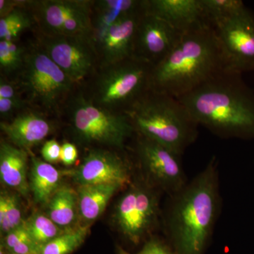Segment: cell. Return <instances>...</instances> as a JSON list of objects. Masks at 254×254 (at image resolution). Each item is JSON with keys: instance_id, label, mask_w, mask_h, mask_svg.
Returning <instances> with one entry per match:
<instances>
[{"instance_id": "obj_17", "label": "cell", "mask_w": 254, "mask_h": 254, "mask_svg": "<svg viewBox=\"0 0 254 254\" xmlns=\"http://www.w3.org/2000/svg\"><path fill=\"white\" fill-rule=\"evenodd\" d=\"M144 6L182 33L209 23L201 0H144Z\"/></svg>"}, {"instance_id": "obj_6", "label": "cell", "mask_w": 254, "mask_h": 254, "mask_svg": "<svg viewBox=\"0 0 254 254\" xmlns=\"http://www.w3.org/2000/svg\"><path fill=\"white\" fill-rule=\"evenodd\" d=\"M153 66L136 57L98 67L82 85L87 96L95 103L111 111L125 113L151 89Z\"/></svg>"}, {"instance_id": "obj_29", "label": "cell", "mask_w": 254, "mask_h": 254, "mask_svg": "<svg viewBox=\"0 0 254 254\" xmlns=\"http://www.w3.org/2000/svg\"><path fill=\"white\" fill-rule=\"evenodd\" d=\"M118 254H177V252L163 241L156 237H151L145 242L143 248L136 254L127 252L122 247H118Z\"/></svg>"}, {"instance_id": "obj_8", "label": "cell", "mask_w": 254, "mask_h": 254, "mask_svg": "<svg viewBox=\"0 0 254 254\" xmlns=\"http://www.w3.org/2000/svg\"><path fill=\"white\" fill-rule=\"evenodd\" d=\"M161 190L144 176L133 180L115 206L114 220L120 232L138 245L158 226Z\"/></svg>"}, {"instance_id": "obj_11", "label": "cell", "mask_w": 254, "mask_h": 254, "mask_svg": "<svg viewBox=\"0 0 254 254\" xmlns=\"http://www.w3.org/2000/svg\"><path fill=\"white\" fill-rule=\"evenodd\" d=\"M136 138L137 158L148 181L168 196L186 186L188 180L182 165V155L138 135Z\"/></svg>"}, {"instance_id": "obj_14", "label": "cell", "mask_w": 254, "mask_h": 254, "mask_svg": "<svg viewBox=\"0 0 254 254\" xmlns=\"http://www.w3.org/2000/svg\"><path fill=\"white\" fill-rule=\"evenodd\" d=\"M72 173L79 186L111 184L125 188L133 181L129 161L116 152L103 148L90 150Z\"/></svg>"}, {"instance_id": "obj_20", "label": "cell", "mask_w": 254, "mask_h": 254, "mask_svg": "<svg viewBox=\"0 0 254 254\" xmlns=\"http://www.w3.org/2000/svg\"><path fill=\"white\" fill-rule=\"evenodd\" d=\"M121 189L120 185L111 184L78 187V217L85 225L99 218L112 197Z\"/></svg>"}, {"instance_id": "obj_19", "label": "cell", "mask_w": 254, "mask_h": 254, "mask_svg": "<svg viewBox=\"0 0 254 254\" xmlns=\"http://www.w3.org/2000/svg\"><path fill=\"white\" fill-rule=\"evenodd\" d=\"M31 162L30 190L36 203L47 205L62 186L64 172L35 156H32Z\"/></svg>"}, {"instance_id": "obj_16", "label": "cell", "mask_w": 254, "mask_h": 254, "mask_svg": "<svg viewBox=\"0 0 254 254\" xmlns=\"http://www.w3.org/2000/svg\"><path fill=\"white\" fill-rule=\"evenodd\" d=\"M49 115L27 107L9 122H1L0 128L10 143L21 149L28 150L41 143L53 130Z\"/></svg>"}, {"instance_id": "obj_22", "label": "cell", "mask_w": 254, "mask_h": 254, "mask_svg": "<svg viewBox=\"0 0 254 254\" xmlns=\"http://www.w3.org/2000/svg\"><path fill=\"white\" fill-rule=\"evenodd\" d=\"M35 27L36 21L31 10L25 5V0H18L17 6L0 18V41H19L23 32Z\"/></svg>"}, {"instance_id": "obj_13", "label": "cell", "mask_w": 254, "mask_h": 254, "mask_svg": "<svg viewBox=\"0 0 254 254\" xmlns=\"http://www.w3.org/2000/svg\"><path fill=\"white\" fill-rule=\"evenodd\" d=\"M184 33L166 21L145 9L137 26L133 56L153 66L174 49Z\"/></svg>"}, {"instance_id": "obj_33", "label": "cell", "mask_w": 254, "mask_h": 254, "mask_svg": "<svg viewBox=\"0 0 254 254\" xmlns=\"http://www.w3.org/2000/svg\"><path fill=\"white\" fill-rule=\"evenodd\" d=\"M78 157V151L76 145L71 142H64L61 147L60 162L66 166H71L76 163Z\"/></svg>"}, {"instance_id": "obj_31", "label": "cell", "mask_w": 254, "mask_h": 254, "mask_svg": "<svg viewBox=\"0 0 254 254\" xmlns=\"http://www.w3.org/2000/svg\"><path fill=\"white\" fill-rule=\"evenodd\" d=\"M61 147L55 139L45 142L41 149V155L44 161L50 164L58 163L60 161Z\"/></svg>"}, {"instance_id": "obj_15", "label": "cell", "mask_w": 254, "mask_h": 254, "mask_svg": "<svg viewBox=\"0 0 254 254\" xmlns=\"http://www.w3.org/2000/svg\"><path fill=\"white\" fill-rule=\"evenodd\" d=\"M139 9L120 18L95 43L99 66H108L133 56L135 37L138 21L143 11Z\"/></svg>"}, {"instance_id": "obj_28", "label": "cell", "mask_w": 254, "mask_h": 254, "mask_svg": "<svg viewBox=\"0 0 254 254\" xmlns=\"http://www.w3.org/2000/svg\"><path fill=\"white\" fill-rule=\"evenodd\" d=\"M33 240L30 236L26 225L24 223L21 226L11 230L9 233L6 234L3 239L1 247L6 250V253H10L14 249L16 248L25 242Z\"/></svg>"}, {"instance_id": "obj_26", "label": "cell", "mask_w": 254, "mask_h": 254, "mask_svg": "<svg viewBox=\"0 0 254 254\" xmlns=\"http://www.w3.org/2000/svg\"><path fill=\"white\" fill-rule=\"evenodd\" d=\"M25 225L32 240L38 247L51 242L66 230L56 225L46 214L39 213L25 220Z\"/></svg>"}, {"instance_id": "obj_24", "label": "cell", "mask_w": 254, "mask_h": 254, "mask_svg": "<svg viewBox=\"0 0 254 254\" xmlns=\"http://www.w3.org/2000/svg\"><path fill=\"white\" fill-rule=\"evenodd\" d=\"M26 46L19 41H0V71L1 76L15 80L22 69Z\"/></svg>"}, {"instance_id": "obj_4", "label": "cell", "mask_w": 254, "mask_h": 254, "mask_svg": "<svg viewBox=\"0 0 254 254\" xmlns=\"http://www.w3.org/2000/svg\"><path fill=\"white\" fill-rule=\"evenodd\" d=\"M135 133L182 155L198 137V125L177 98L150 89L127 109Z\"/></svg>"}, {"instance_id": "obj_12", "label": "cell", "mask_w": 254, "mask_h": 254, "mask_svg": "<svg viewBox=\"0 0 254 254\" xmlns=\"http://www.w3.org/2000/svg\"><path fill=\"white\" fill-rule=\"evenodd\" d=\"M230 70L254 71V14L245 6L232 17L213 25Z\"/></svg>"}, {"instance_id": "obj_18", "label": "cell", "mask_w": 254, "mask_h": 254, "mask_svg": "<svg viewBox=\"0 0 254 254\" xmlns=\"http://www.w3.org/2000/svg\"><path fill=\"white\" fill-rule=\"evenodd\" d=\"M27 150L1 140L0 143V180L5 186L27 197L30 187L28 182Z\"/></svg>"}, {"instance_id": "obj_30", "label": "cell", "mask_w": 254, "mask_h": 254, "mask_svg": "<svg viewBox=\"0 0 254 254\" xmlns=\"http://www.w3.org/2000/svg\"><path fill=\"white\" fill-rule=\"evenodd\" d=\"M29 107L23 97L0 98V115L1 118H9Z\"/></svg>"}, {"instance_id": "obj_25", "label": "cell", "mask_w": 254, "mask_h": 254, "mask_svg": "<svg viewBox=\"0 0 254 254\" xmlns=\"http://www.w3.org/2000/svg\"><path fill=\"white\" fill-rule=\"evenodd\" d=\"M21 203L17 195L1 191L0 195V231L5 236L24 223Z\"/></svg>"}, {"instance_id": "obj_21", "label": "cell", "mask_w": 254, "mask_h": 254, "mask_svg": "<svg viewBox=\"0 0 254 254\" xmlns=\"http://www.w3.org/2000/svg\"><path fill=\"white\" fill-rule=\"evenodd\" d=\"M47 205V214L56 225L63 229L73 227L78 215L77 190L62 185L50 198Z\"/></svg>"}, {"instance_id": "obj_1", "label": "cell", "mask_w": 254, "mask_h": 254, "mask_svg": "<svg viewBox=\"0 0 254 254\" xmlns=\"http://www.w3.org/2000/svg\"><path fill=\"white\" fill-rule=\"evenodd\" d=\"M218 161L208 165L182 190L169 196L165 230L177 254H203L222 207Z\"/></svg>"}, {"instance_id": "obj_23", "label": "cell", "mask_w": 254, "mask_h": 254, "mask_svg": "<svg viewBox=\"0 0 254 254\" xmlns=\"http://www.w3.org/2000/svg\"><path fill=\"white\" fill-rule=\"evenodd\" d=\"M90 225H76L66 229L60 236L38 248L37 254H70L86 240Z\"/></svg>"}, {"instance_id": "obj_5", "label": "cell", "mask_w": 254, "mask_h": 254, "mask_svg": "<svg viewBox=\"0 0 254 254\" xmlns=\"http://www.w3.org/2000/svg\"><path fill=\"white\" fill-rule=\"evenodd\" d=\"M15 80L30 107L57 116L78 86L34 41L26 46L23 66Z\"/></svg>"}, {"instance_id": "obj_9", "label": "cell", "mask_w": 254, "mask_h": 254, "mask_svg": "<svg viewBox=\"0 0 254 254\" xmlns=\"http://www.w3.org/2000/svg\"><path fill=\"white\" fill-rule=\"evenodd\" d=\"M93 1L26 0L35 21V31L48 36H91Z\"/></svg>"}, {"instance_id": "obj_35", "label": "cell", "mask_w": 254, "mask_h": 254, "mask_svg": "<svg viewBox=\"0 0 254 254\" xmlns=\"http://www.w3.org/2000/svg\"></svg>"}, {"instance_id": "obj_10", "label": "cell", "mask_w": 254, "mask_h": 254, "mask_svg": "<svg viewBox=\"0 0 254 254\" xmlns=\"http://www.w3.org/2000/svg\"><path fill=\"white\" fill-rule=\"evenodd\" d=\"M34 42L77 86L94 75L99 66L91 36H48L35 31Z\"/></svg>"}, {"instance_id": "obj_3", "label": "cell", "mask_w": 254, "mask_h": 254, "mask_svg": "<svg viewBox=\"0 0 254 254\" xmlns=\"http://www.w3.org/2000/svg\"><path fill=\"white\" fill-rule=\"evenodd\" d=\"M229 69L215 29L209 23L185 32L152 70L153 91L180 98Z\"/></svg>"}, {"instance_id": "obj_34", "label": "cell", "mask_w": 254, "mask_h": 254, "mask_svg": "<svg viewBox=\"0 0 254 254\" xmlns=\"http://www.w3.org/2000/svg\"><path fill=\"white\" fill-rule=\"evenodd\" d=\"M18 1H8L1 0L0 1V18L4 17L10 11H12L17 6Z\"/></svg>"}, {"instance_id": "obj_2", "label": "cell", "mask_w": 254, "mask_h": 254, "mask_svg": "<svg viewBox=\"0 0 254 254\" xmlns=\"http://www.w3.org/2000/svg\"><path fill=\"white\" fill-rule=\"evenodd\" d=\"M226 69L177 98L198 125L224 138L254 139V93Z\"/></svg>"}, {"instance_id": "obj_7", "label": "cell", "mask_w": 254, "mask_h": 254, "mask_svg": "<svg viewBox=\"0 0 254 254\" xmlns=\"http://www.w3.org/2000/svg\"><path fill=\"white\" fill-rule=\"evenodd\" d=\"M75 137L87 145L98 144L122 150L135 133L126 114L95 104L83 87L77 86L64 107Z\"/></svg>"}, {"instance_id": "obj_32", "label": "cell", "mask_w": 254, "mask_h": 254, "mask_svg": "<svg viewBox=\"0 0 254 254\" xmlns=\"http://www.w3.org/2000/svg\"><path fill=\"white\" fill-rule=\"evenodd\" d=\"M23 97L17 81L1 76L0 77V98H14Z\"/></svg>"}, {"instance_id": "obj_27", "label": "cell", "mask_w": 254, "mask_h": 254, "mask_svg": "<svg viewBox=\"0 0 254 254\" xmlns=\"http://www.w3.org/2000/svg\"><path fill=\"white\" fill-rule=\"evenodd\" d=\"M205 18L211 26L232 17L245 7L240 0H201Z\"/></svg>"}]
</instances>
